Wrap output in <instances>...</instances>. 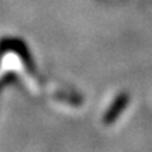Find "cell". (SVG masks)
Returning <instances> with one entry per match:
<instances>
[{
    "instance_id": "obj_1",
    "label": "cell",
    "mask_w": 152,
    "mask_h": 152,
    "mask_svg": "<svg viewBox=\"0 0 152 152\" xmlns=\"http://www.w3.org/2000/svg\"><path fill=\"white\" fill-rule=\"evenodd\" d=\"M130 100H131V97L124 92L120 93V94H117V97L114 99L113 103L110 104L109 110L104 113L103 124L110 125V124H113L114 121H117V118H118L120 115L123 114V111L125 110L127 104L130 103Z\"/></svg>"
}]
</instances>
